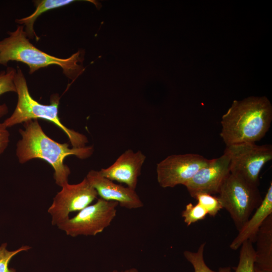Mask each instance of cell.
Returning a JSON list of instances; mask_svg holds the SVG:
<instances>
[{
    "label": "cell",
    "instance_id": "23",
    "mask_svg": "<svg viewBox=\"0 0 272 272\" xmlns=\"http://www.w3.org/2000/svg\"><path fill=\"white\" fill-rule=\"evenodd\" d=\"M110 272H140V271L137 268L132 267V268L126 269L124 270H122V271H118V270L114 269Z\"/></svg>",
    "mask_w": 272,
    "mask_h": 272
},
{
    "label": "cell",
    "instance_id": "13",
    "mask_svg": "<svg viewBox=\"0 0 272 272\" xmlns=\"http://www.w3.org/2000/svg\"><path fill=\"white\" fill-rule=\"evenodd\" d=\"M272 214V182L259 206L254 211L244 226L239 231L237 236L230 245L232 250L240 248L243 242L249 240L255 242L259 229L264 221Z\"/></svg>",
    "mask_w": 272,
    "mask_h": 272
},
{
    "label": "cell",
    "instance_id": "7",
    "mask_svg": "<svg viewBox=\"0 0 272 272\" xmlns=\"http://www.w3.org/2000/svg\"><path fill=\"white\" fill-rule=\"evenodd\" d=\"M225 150L230 157V173L258 186L260 171L272 159L271 145L242 143L227 146Z\"/></svg>",
    "mask_w": 272,
    "mask_h": 272
},
{
    "label": "cell",
    "instance_id": "4",
    "mask_svg": "<svg viewBox=\"0 0 272 272\" xmlns=\"http://www.w3.org/2000/svg\"><path fill=\"white\" fill-rule=\"evenodd\" d=\"M14 83L18 94V102L11 116L3 122L7 127L28 120L44 119L51 121L62 130L68 137L73 147H85L88 142L87 138L82 133L68 128L60 121L58 116V95H53L49 105H43L36 101L29 93L25 76L18 66Z\"/></svg>",
    "mask_w": 272,
    "mask_h": 272
},
{
    "label": "cell",
    "instance_id": "11",
    "mask_svg": "<svg viewBox=\"0 0 272 272\" xmlns=\"http://www.w3.org/2000/svg\"><path fill=\"white\" fill-rule=\"evenodd\" d=\"M86 178L103 199L117 202L121 207L128 210L144 206L135 190L114 183L104 177L99 171L90 170Z\"/></svg>",
    "mask_w": 272,
    "mask_h": 272
},
{
    "label": "cell",
    "instance_id": "8",
    "mask_svg": "<svg viewBox=\"0 0 272 272\" xmlns=\"http://www.w3.org/2000/svg\"><path fill=\"white\" fill-rule=\"evenodd\" d=\"M98 194L85 177L80 183L61 187L53 199L48 213L51 216V224L57 226L69 218V214L79 212L97 198Z\"/></svg>",
    "mask_w": 272,
    "mask_h": 272
},
{
    "label": "cell",
    "instance_id": "2",
    "mask_svg": "<svg viewBox=\"0 0 272 272\" xmlns=\"http://www.w3.org/2000/svg\"><path fill=\"white\" fill-rule=\"evenodd\" d=\"M271 120L272 106L266 97L234 100L222 117L220 136L226 146L255 143L265 135Z\"/></svg>",
    "mask_w": 272,
    "mask_h": 272
},
{
    "label": "cell",
    "instance_id": "1",
    "mask_svg": "<svg viewBox=\"0 0 272 272\" xmlns=\"http://www.w3.org/2000/svg\"><path fill=\"white\" fill-rule=\"evenodd\" d=\"M24 126V129L19 130L22 139L17 144L16 155L19 162L23 164L35 158L46 161L54 169L55 183L61 187L69 183L71 174L70 168L64 163L65 158L74 155L85 159L93 153L92 146L70 148L67 143L54 141L44 133L37 120L27 121Z\"/></svg>",
    "mask_w": 272,
    "mask_h": 272
},
{
    "label": "cell",
    "instance_id": "10",
    "mask_svg": "<svg viewBox=\"0 0 272 272\" xmlns=\"http://www.w3.org/2000/svg\"><path fill=\"white\" fill-rule=\"evenodd\" d=\"M230 157L225 150L224 154L211 159L198 170L184 185L192 197L200 193H219L224 182L230 174Z\"/></svg>",
    "mask_w": 272,
    "mask_h": 272
},
{
    "label": "cell",
    "instance_id": "5",
    "mask_svg": "<svg viewBox=\"0 0 272 272\" xmlns=\"http://www.w3.org/2000/svg\"><path fill=\"white\" fill-rule=\"evenodd\" d=\"M218 194L223 209L228 211L238 231L259 206L263 199L258 186L238 174L231 173Z\"/></svg>",
    "mask_w": 272,
    "mask_h": 272
},
{
    "label": "cell",
    "instance_id": "21",
    "mask_svg": "<svg viewBox=\"0 0 272 272\" xmlns=\"http://www.w3.org/2000/svg\"><path fill=\"white\" fill-rule=\"evenodd\" d=\"M181 216L187 226H190L199 220L204 219L208 215L207 211L199 203L193 205L188 203L181 212Z\"/></svg>",
    "mask_w": 272,
    "mask_h": 272
},
{
    "label": "cell",
    "instance_id": "16",
    "mask_svg": "<svg viewBox=\"0 0 272 272\" xmlns=\"http://www.w3.org/2000/svg\"><path fill=\"white\" fill-rule=\"evenodd\" d=\"M206 244V242H203L200 244L196 252L186 250L183 252L184 257L191 264L194 272H231V268L230 266L221 267L218 271H215L207 266L203 258Z\"/></svg>",
    "mask_w": 272,
    "mask_h": 272
},
{
    "label": "cell",
    "instance_id": "15",
    "mask_svg": "<svg viewBox=\"0 0 272 272\" xmlns=\"http://www.w3.org/2000/svg\"><path fill=\"white\" fill-rule=\"evenodd\" d=\"M75 2L74 0H42L36 1L34 4L35 11L30 15L25 18L17 19L16 22L25 26V32L29 39L36 38L38 40L39 37L36 35L34 24L37 18L43 13L52 9L63 7Z\"/></svg>",
    "mask_w": 272,
    "mask_h": 272
},
{
    "label": "cell",
    "instance_id": "22",
    "mask_svg": "<svg viewBox=\"0 0 272 272\" xmlns=\"http://www.w3.org/2000/svg\"><path fill=\"white\" fill-rule=\"evenodd\" d=\"M3 123H0V155L7 149L10 141V133Z\"/></svg>",
    "mask_w": 272,
    "mask_h": 272
},
{
    "label": "cell",
    "instance_id": "9",
    "mask_svg": "<svg viewBox=\"0 0 272 272\" xmlns=\"http://www.w3.org/2000/svg\"><path fill=\"white\" fill-rule=\"evenodd\" d=\"M211 160L196 154L172 155L157 164V181L163 188L184 186Z\"/></svg>",
    "mask_w": 272,
    "mask_h": 272
},
{
    "label": "cell",
    "instance_id": "24",
    "mask_svg": "<svg viewBox=\"0 0 272 272\" xmlns=\"http://www.w3.org/2000/svg\"><path fill=\"white\" fill-rule=\"evenodd\" d=\"M254 272H272V271L263 270L260 268H258L254 266Z\"/></svg>",
    "mask_w": 272,
    "mask_h": 272
},
{
    "label": "cell",
    "instance_id": "14",
    "mask_svg": "<svg viewBox=\"0 0 272 272\" xmlns=\"http://www.w3.org/2000/svg\"><path fill=\"white\" fill-rule=\"evenodd\" d=\"M254 266L272 271V214L263 222L257 233Z\"/></svg>",
    "mask_w": 272,
    "mask_h": 272
},
{
    "label": "cell",
    "instance_id": "17",
    "mask_svg": "<svg viewBox=\"0 0 272 272\" xmlns=\"http://www.w3.org/2000/svg\"><path fill=\"white\" fill-rule=\"evenodd\" d=\"M240 247L239 262L234 272H254L255 251L253 243L246 240Z\"/></svg>",
    "mask_w": 272,
    "mask_h": 272
},
{
    "label": "cell",
    "instance_id": "12",
    "mask_svg": "<svg viewBox=\"0 0 272 272\" xmlns=\"http://www.w3.org/2000/svg\"><path fill=\"white\" fill-rule=\"evenodd\" d=\"M146 156L141 151L128 149L120 155L110 166L102 168L101 174L113 181L124 183L135 190Z\"/></svg>",
    "mask_w": 272,
    "mask_h": 272
},
{
    "label": "cell",
    "instance_id": "6",
    "mask_svg": "<svg viewBox=\"0 0 272 272\" xmlns=\"http://www.w3.org/2000/svg\"><path fill=\"white\" fill-rule=\"evenodd\" d=\"M118 203L99 198L74 217L58 224V228L68 236H95L109 226L116 216Z\"/></svg>",
    "mask_w": 272,
    "mask_h": 272
},
{
    "label": "cell",
    "instance_id": "19",
    "mask_svg": "<svg viewBox=\"0 0 272 272\" xmlns=\"http://www.w3.org/2000/svg\"><path fill=\"white\" fill-rule=\"evenodd\" d=\"M28 245H23L18 249L10 251L7 249V243L0 245V272H17L16 269L9 267V263L12 258L17 254L28 251L31 249Z\"/></svg>",
    "mask_w": 272,
    "mask_h": 272
},
{
    "label": "cell",
    "instance_id": "20",
    "mask_svg": "<svg viewBox=\"0 0 272 272\" xmlns=\"http://www.w3.org/2000/svg\"><path fill=\"white\" fill-rule=\"evenodd\" d=\"M194 198L207 211L208 214L212 217H215L223 209L218 197L212 194L200 193L197 194Z\"/></svg>",
    "mask_w": 272,
    "mask_h": 272
},
{
    "label": "cell",
    "instance_id": "18",
    "mask_svg": "<svg viewBox=\"0 0 272 272\" xmlns=\"http://www.w3.org/2000/svg\"><path fill=\"white\" fill-rule=\"evenodd\" d=\"M16 70L10 67L6 71L0 73V95L7 92H16V89L14 83V79ZM8 112L6 104L0 105V117L6 115Z\"/></svg>",
    "mask_w": 272,
    "mask_h": 272
},
{
    "label": "cell",
    "instance_id": "3",
    "mask_svg": "<svg viewBox=\"0 0 272 272\" xmlns=\"http://www.w3.org/2000/svg\"><path fill=\"white\" fill-rule=\"evenodd\" d=\"M9 36L0 41V64L7 65L10 61L26 64L29 74L50 65H57L69 79L74 81L83 73L85 68L79 62L83 60L81 51L66 58H60L47 54L37 48L29 40L24 26L20 25Z\"/></svg>",
    "mask_w": 272,
    "mask_h": 272
}]
</instances>
